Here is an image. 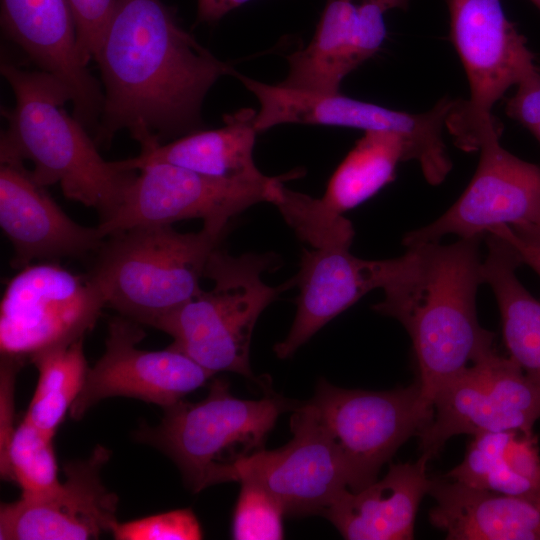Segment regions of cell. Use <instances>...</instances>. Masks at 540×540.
Returning <instances> with one entry per match:
<instances>
[{"instance_id":"34","label":"cell","mask_w":540,"mask_h":540,"mask_svg":"<svg viewBox=\"0 0 540 540\" xmlns=\"http://www.w3.org/2000/svg\"><path fill=\"white\" fill-rule=\"evenodd\" d=\"M250 0H197L198 19L215 22L226 13Z\"/></svg>"},{"instance_id":"27","label":"cell","mask_w":540,"mask_h":540,"mask_svg":"<svg viewBox=\"0 0 540 540\" xmlns=\"http://www.w3.org/2000/svg\"><path fill=\"white\" fill-rule=\"evenodd\" d=\"M84 338L34 356L39 378L24 420L54 437L84 385L88 365Z\"/></svg>"},{"instance_id":"29","label":"cell","mask_w":540,"mask_h":540,"mask_svg":"<svg viewBox=\"0 0 540 540\" xmlns=\"http://www.w3.org/2000/svg\"><path fill=\"white\" fill-rule=\"evenodd\" d=\"M232 519V538L237 540H279L284 538L281 504L265 489L241 481Z\"/></svg>"},{"instance_id":"13","label":"cell","mask_w":540,"mask_h":540,"mask_svg":"<svg viewBox=\"0 0 540 540\" xmlns=\"http://www.w3.org/2000/svg\"><path fill=\"white\" fill-rule=\"evenodd\" d=\"M279 177L246 183L211 177L166 163L138 170L116 212L98 223L106 237L140 225H172L199 218L204 226L226 229L230 220L254 204L270 202Z\"/></svg>"},{"instance_id":"9","label":"cell","mask_w":540,"mask_h":540,"mask_svg":"<svg viewBox=\"0 0 540 540\" xmlns=\"http://www.w3.org/2000/svg\"><path fill=\"white\" fill-rule=\"evenodd\" d=\"M104 295L88 274L52 262L32 263L8 282L0 303L1 356L24 363L49 349L85 338Z\"/></svg>"},{"instance_id":"31","label":"cell","mask_w":540,"mask_h":540,"mask_svg":"<svg viewBox=\"0 0 540 540\" xmlns=\"http://www.w3.org/2000/svg\"><path fill=\"white\" fill-rule=\"evenodd\" d=\"M76 28L80 55L85 64L94 60L116 0H67Z\"/></svg>"},{"instance_id":"20","label":"cell","mask_w":540,"mask_h":540,"mask_svg":"<svg viewBox=\"0 0 540 540\" xmlns=\"http://www.w3.org/2000/svg\"><path fill=\"white\" fill-rule=\"evenodd\" d=\"M386 11L377 0H327L310 43L287 56L289 72L279 84L339 92L342 80L384 42Z\"/></svg>"},{"instance_id":"25","label":"cell","mask_w":540,"mask_h":540,"mask_svg":"<svg viewBox=\"0 0 540 540\" xmlns=\"http://www.w3.org/2000/svg\"><path fill=\"white\" fill-rule=\"evenodd\" d=\"M486 243L483 282L490 285L497 300L509 357L540 388V301L517 277L522 263L514 247L495 233L486 234Z\"/></svg>"},{"instance_id":"24","label":"cell","mask_w":540,"mask_h":540,"mask_svg":"<svg viewBox=\"0 0 540 540\" xmlns=\"http://www.w3.org/2000/svg\"><path fill=\"white\" fill-rule=\"evenodd\" d=\"M256 113L250 108L240 109L225 115L220 128L189 133L119 162L128 170L166 163L211 177L266 183L272 177L259 171L253 157L258 133L254 126Z\"/></svg>"},{"instance_id":"12","label":"cell","mask_w":540,"mask_h":540,"mask_svg":"<svg viewBox=\"0 0 540 540\" xmlns=\"http://www.w3.org/2000/svg\"><path fill=\"white\" fill-rule=\"evenodd\" d=\"M495 121L480 132L476 172L459 199L437 220L408 232L406 247L448 234L482 237L501 225L540 228V166L503 148Z\"/></svg>"},{"instance_id":"35","label":"cell","mask_w":540,"mask_h":540,"mask_svg":"<svg viewBox=\"0 0 540 540\" xmlns=\"http://www.w3.org/2000/svg\"><path fill=\"white\" fill-rule=\"evenodd\" d=\"M511 229L521 238L540 247V228L525 226Z\"/></svg>"},{"instance_id":"38","label":"cell","mask_w":540,"mask_h":540,"mask_svg":"<svg viewBox=\"0 0 540 540\" xmlns=\"http://www.w3.org/2000/svg\"><path fill=\"white\" fill-rule=\"evenodd\" d=\"M534 5H536L538 7V9L540 10V0H530Z\"/></svg>"},{"instance_id":"17","label":"cell","mask_w":540,"mask_h":540,"mask_svg":"<svg viewBox=\"0 0 540 540\" xmlns=\"http://www.w3.org/2000/svg\"><path fill=\"white\" fill-rule=\"evenodd\" d=\"M110 455L99 445L88 458L66 463L65 481L53 490L2 504L0 539L85 540L112 533L118 497L101 480Z\"/></svg>"},{"instance_id":"36","label":"cell","mask_w":540,"mask_h":540,"mask_svg":"<svg viewBox=\"0 0 540 540\" xmlns=\"http://www.w3.org/2000/svg\"><path fill=\"white\" fill-rule=\"evenodd\" d=\"M386 10L393 8L405 9L409 3V0H377Z\"/></svg>"},{"instance_id":"6","label":"cell","mask_w":540,"mask_h":540,"mask_svg":"<svg viewBox=\"0 0 540 540\" xmlns=\"http://www.w3.org/2000/svg\"><path fill=\"white\" fill-rule=\"evenodd\" d=\"M274 254L232 256L218 246L210 255L204 278L214 287L202 290L154 326L173 339L181 351L212 374L234 372L254 379L249 351L254 326L278 295L295 280L267 285L262 274L276 265Z\"/></svg>"},{"instance_id":"32","label":"cell","mask_w":540,"mask_h":540,"mask_svg":"<svg viewBox=\"0 0 540 540\" xmlns=\"http://www.w3.org/2000/svg\"><path fill=\"white\" fill-rule=\"evenodd\" d=\"M515 94L507 101V115L532 134L540 126V71H528L516 84Z\"/></svg>"},{"instance_id":"11","label":"cell","mask_w":540,"mask_h":540,"mask_svg":"<svg viewBox=\"0 0 540 540\" xmlns=\"http://www.w3.org/2000/svg\"><path fill=\"white\" fill-rule=\"evenodd\" d=\"M539 419L540 388L514 360L495 351L437 392L432 419L418 436L419 448L432 459L453 436L530 433Z\"/></svg>"},{"instance_id":"5","label":"cell","mask_w":540,"mask_h":540,"mask_svg":"<svg viewBox=\"0 0 540 540\" xmlns=\"http://www.w3.org/2000/svg\"><path fill=\"white\" fill-rule=\"evenodd\" d=\"M298 404L272 391L257 400L240 399L227 382L217 379L204 399L181 400L164 409L161 422L142 425L135 438L168 456L186 486L198 493L235 481L238 464L264 449L278 417Z\"/></svg>"},{"instance_id":"19","label":"cell","mask_w":540,"mask_h":540,"mask_svg":"<svg viewBox=\"0 0 540 540\" xmlns=\"http://www.w3.org/2000/svg\"><path fill=\"white\" fill-rule=\"evenodd\" d=\"M1 27L39 68L68 90L73 116L96 129L104 103L102 84L87 68L67 0H1Z\"/></svg>"},{"instance_id":"33","label":"cell","mask_w":540,"mask_h":540,"mask_svg":"<svg viewBox=\"0 0 540 540\" xmlns=\"http://www.w3.org/2000/svg\"><path fill=\"white\" fill-rule=\"evenodd\" d=\"M505 238L516 250L521 263L531 267L540 277V247L518 236L509 226L501 225L490 231Z\"/></svg>"},{"instance_id":"21","label":"cell","mask_w":540,"mask_h":540,"mask_svg":"<svg viewBox=\"0 0 540 540\" xmlns=\"http://www.w3.org/2000/svg\"><path fill=\"white\" fill-rule=\"evenodd\" d=\"M386 260H363L349 245L303 250L295 279L297 311L287 337L274 346L280 359L292 356L317 331L373 289L381 288Z\"/></svg>"},{"instance_id":"10","label":"cell","mask_w":540,"mask_h":540,"mask_svg":"<svg viewBox=\"0 0 540 540\" xmlns=\"http://www.w3.org/2000/svg\"><path fill=\"white\" fill-rule=\"evenodd\" d=\"M451 39L470 87L446 125L456 145L478 150L481 130L495 121L491 110L503 94L536 67L525 37L506 17L500 0H446Z\"/></svg>"},{"instance_id":"23","label":"cell","mask_w":540,"mask_h":540,"mask_svg":"<svg viewBox=\"0 0 540 540\" xmlns=\"http://www.w3.org/2000/svg\"><path fill=\"white\" fill-rule=\"evenodd\" d=\"M430 523L451 540H540V489L520 495L431 478Z\"/></svg>"},{"instance_id":"7","label":"cell","mask_w":540,"mask_h":540,"mask_svg":"<svg viewBox=\"0 0 540 540\" xmlns=\"http://www.w3.org/2000/svg\"><path fill=\"white\" fill-rule=\"evenodd\" d=\"M258 99L257 132L294 123L391 131L406 141L409 160H416L426 181L438 185L452 168L443 141V127L457 101L440 99L427 112L412 114L336 93L314 92L281 84H266L238 72L235 75Z\"/></svg>"},{"instance_id":"2","label":"cell","mask_w":540,"mask_h":540,"mask_svg":"<svg viewBox=\"0 0 540 540\" xmlns=\"http://www.w3.org/2000/svg\"><path fill=\"white\" fill-rule=\"evenodd\" d=\"M480 238L452 244L427 242L386 260L382 301L373 309L398 320L408 332L425 399L467 367L494 353V333L477 317L483 282Z\"/></svg>"},{"instance_id":"28","label":"cell","mask_w":540,"mask_h":540,"mask_svg":"<svg viewBox=\"0 0 540 540\" xmlns=\"http://www.w3.org/2000/svg\"><path fill=\"white\" fill-rule=\"evenodd\" d=\"M2 479L13 481L22 496L45 494L60 485L53 437L23 419L0 453Z\"/></svg>"},{"instance_id":"14","label":"cell","mask_w":540,"mask_h":540,"mask_svg":"<svg viewBox=\"0 0 540 540\" xmlns=\"http://www.w3.org/2000/svg\"><path fill=\"white\" fill-rule=\"evenodd\" d=\"M145 337L142 325L121 315L108 322L105 351L87 376L69 415L80 419L92 406L110 397L135 398L173 406L214 375L170 345L164 350L137 348Z\"/></svg>"},{"instance_id":"15","label":"cell","mask_w":540,"mask_h":540,"mask_svg":"<svg viewBox=\"0 0 540 540\" xmlns=\"http://www.w3.org/2000/svg\"><path fill=\"white\" fill-rule=\"evenodd\" d=\"M291 440L265 448L241 461L235 481L253 482L269 492L285 515H323L336 497L348 489L341 456L308 403L294 409Z\"/></svg>"},{"instance_id":"37","label":"cell","mask_w":540,"mask_h":540,"mask_svg":"<svg viewBox=\"0 0 540 540\" xmlns=\"http://www.w3.org/2000/svg\"><path fill=\"white\" fill-rule=\"evenodd\" d=\"M533 135L536 137V139L540 143V126L537 128V130L533 133Z\"/></svg>"},{"instance_id":"3","label":"cell","mask_w":540,"mask_h":540,"mask_svg":"<svg viewBox=\"0 0 540 540\" xmlns=\"http://www.w3.org/2000/svg\"><path fill=\"white\" fill-rule=\"evenodd\" d=\"M0 71L16 99L12 110H2L8 127L1 134L0 156L30 161L40 185L58 184L67 199L94 208L100 222L108 220L138 171L100 155L88 130L64 110L71 96L55 77L3 57Z\"/></svg>"},{"instance_id":"16","label":"cell","mask_w":540,"mask_h":540,"mask_svg":"<svg viewBox=\"0 0 540 540\" xmlns=\"http://www.w3.org/2000/svg\"><path fill=\"white\" fill-rule=\"evenodd\" d=\"M409 160L404 138L391 131H366L331 176L321 198L287 189L278 209L295 234L313 248L354 237L343 213L392 182L399 162Z\"/></svg>"},{"instance_id":"18","label":"cell","mask_w":540,"mask_h":540,"mask_svg":"<svg viewBox=\"0 0 540 540\" xmlns=\"http://www.w3.org/2000/svg\"><path fill=\"white\" fill-rule=\"evenodd\" d=\"M0 226L10 241L15 269L34 261L83 258L104 241L98 227L72 220L32 176L24 161L0 156Z\"/></svg>"},{"instance_id":"22","label":"cell","mask_w":540,"mask_h":540,"mask_svg":"<svg viewBox=\"0 0 540 540\" xmlns=\"http://www.w3.org/2000/svg\"><path fill=\"white\" fill-rule=\"evenodd\" d=\"M430 460L421 454L415 462L391 464L382 479L341 492L323 516L348 540L413 539L417 511L431 485Z\"/></svg>"},{"instance_id":"30","label":"cell","mask_w":540,"mask_h":540,"mask_svg":"<svg viewBox=\"0 0 540 540\" xmlns=\"http://www.w3.org/2000/svg\"><path fill=\"white\" fill-rule=\"evenodd\" d=\"M112 535L117 540H198L203 537L200 523L189 508L118 522Z\"/></svg>"},{"instance_id":"1","label":"cell","mask_w":540,"mask_h":540,"mask_svg":"<svg viewBox=\"0 0 540 540\" xmlns=\"http://www.w3.org/2000/svg\"><path fill=\"white\" fill-rule=\"evenodd\" d=\"M94 61L104 94L96 144L107 146L125 129L140 151L204 129L207 92L237 73L184 30L162 0H116Z\"/></svg>"},{"instance_id":"4","label":"cell","mask_w":540,"mask_h":540,"mask_svg":"<svg viewBox=\"0 0 540 540\" xmlns=\"http://www.w3.org/2000/svg\"><path fill=\"white\" fill-rule=\"evenodd\" d=\"M226 229L204 226L181 233L172 225H140L104 238L89 275L106 307L154 327L165 315L202 291L211 253Z\"/></svg>"},{"instance_id":"26","label":"cell","mask_w":540,"mask_h":540,"mask_svg":"<svg viewBox=\"0 0 540 540\" xmlns=\"http://www.w3.org/2000/svg\"><path fill=\"white\" fill-rule=\"evenodd\" d=\"M444 476L471 488L520 495L540 489V452L533 432L473 435L461 463Z\"/></svg>"},{"instance_id":"8","label":"cell","mask_w":540,"mask_h":540,"mask_svg":"<svg viewBox=\"0 0 540 540\" xmlns=\"http://www.w3.org/2000/svg\"><path fill=\"white\" fill-rule=\"evenodd\" d=\"M307 403L336 446L351 491L377 480L382 466L406 441L418 437L433 415L417 380L408 387L368 391L339 388L322 379Z\"/></svg>"}]
</instances>
